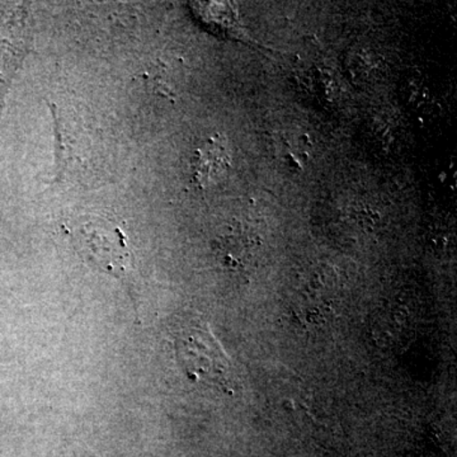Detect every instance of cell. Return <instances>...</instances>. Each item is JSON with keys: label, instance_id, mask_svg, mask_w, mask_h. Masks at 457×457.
<instances>
[{"label": "cell", "instance_id": "obj_1", "mask_svg": "<svg viewBox=\"0 0 457 457\" xmlns=\"http://www.w3.org/2000/svg\"><path fill=\"white\" fill-rule=\"evenodd\" d=\"M73 242L83 258L119 278L132 293L137 270L128 237L119 222L106 215L89 216L74 228Z\"/></svg>", "mask_w": 457, "mask_h": 457}, {"label": "cell", "instance_id": "obj_2", "mask_svg": "<svg viewBox=\"0 0 457 457\" xmlns=\"http://www.w3.org/2000/svg\"><path fill=\"white\" fill-rule=\"evenodd\" d=\"M32 46V25L29 7L18 4L0 18V116L5 96L18 69Z\"/></svg>", "mask_w": 457, "mask_h": 457}, {"label": "cell", "instance_id": "obj_3", "mask_svg": "<svg viewBox=\"0 0 457 457\" xmlns=\"http://www.w3.org/2000/svg\"><path fill=\"white\" fill-rule=\"evenodd\" d=\"M176 348L189 378L224 384L228 363L212 335L200 329L188 330L177 339Z\"/></svg>", "mask_w": 457, "mask_h": 457}, {"label": "cell", "instance_id": "obj_4", "mask_svg": "<svg viewBox=\"0 0 457 457\" xmlns=\"http://www.w3.org/2000/svg\"><path fill=\"white\" fill-rule=\"evenodd\" d=\"M230 168V154L221 137H212L198 147L195 155V179L201 187L215 185L227 176Z\"/></svg>", "mask_w": 457, "mask_h": 457}]
</instances>
